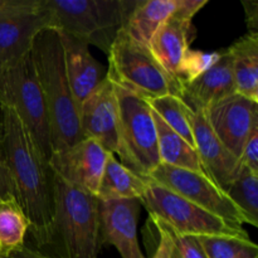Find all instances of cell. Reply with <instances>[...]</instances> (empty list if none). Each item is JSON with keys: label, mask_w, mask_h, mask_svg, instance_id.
<instances>
[{"label": "cell", "mask_w": 258, "mask_h": 258, "mask_svg": "<svg viewBox=\"0 0 258 258\" xmlns=\"http://www.w3.org/2000/svg\"><path fill=\"white\" fill-rule=\"evenodd\" d=\"M0 105V149L14 183L17 199L29 219V231L37 246H47L53 234L54 173L17 112L10 106Z\"/></svg>", "instance_id": "1"}, {"label": "cell", "mask_w": 258, "mask_h": 258, "mask_svg": "<svg viewBox=\"0 0 258 258\" xmlns=\"http://www.w3.org/2000/svg\"><path fill=\"white\" fill-rule=\"evenodd\" d=\"M30 53L47 105L52 149L53 153H55L75 145L83 139L80 125V108L68 82L59 32L52 28L40 32L33 42Z\"/></svg>", "instance_id": "2"}, {"label": "cell", "mask_w": 258, "mask_h": 258, "mask_svg": "<svg viewBox=\"0 0 258 258\" xmlns=\"http://www.w3.org/2000/svg\"><path fill=\"white\" fill-rule=\"evenodd\" d=\"M50 244H54L59 258H98L102 247L97 197L55 174Z\"/></svg>", "instance_id": "3"}, {"label": "cell", "mask_w": 258, "mask_h": 258, "mask_svg": "<svg viewBox=\"0 0 258 258\" xmlns=\"http://www.w3.org/2000/svg\"><path fill=\"white\" fill-rule=\"evenodd\" d=\"M53 29L100 48L108 54L136 0H43Z\"/></svg>", "instance_id": "4"}, {"label": "cell", "mask_w": 258, "mask_h": 258, "mask_svg": "<svg viewBox=\"0 0 258 258\" xmlns=\"http://www.w3.org/2000/svg\"><path fill=\"white\" fill-rule=\"evenodd\" d=\"M107 57V78L117 87L146 101L166 95L181 98V86L164 70L150 48L133 39L125 29L116 35Z\"/></svg>", "instance_id": "5"}, {"label": "cell", "mask_w": 258, "mask_h": 258, "mask_svg": "<svg viewBox=\"0 0 258 258\" xmlns=\"http://www.w3.org/2000/svg\"><path fill=\"white\" fill-rule=\"evenodd\" d=\"M0 103L17 112L49 161L53 153L49 117L30 52L5 67L0 77Z\"/></svg>", "instance_id": "6"}, {"label": "cell", "mask_w": 258, "mask_h": 258, "mask_svg": "<svg viewBox=\"0 0 258 258\" xmlns=\"http://www.w3.org/2000/svg\"><path fill=\"white\" fill-rule=\"evenodd\" d=\"M116 86V85H115ZM120 126L116 154L120 163L138 175L148 179L161 164L153 110L140 96L117 87Z\"/></svg>", "instance_id": "7"}, {"label": "cell", "mask_w": 258, "mask_h": 258, "mask_svg": "<svg viewBox=\"0 0 258 258\" xmlns=\"http://www.w3.org/2000/svg\"><path fill=\"white\" fill-rule=\"evenodd\" d=\"M140 203L148 209L150 218L160 221L178 234L249 238L242 226L228 223L154 181L149 180Z\"/></svg>", "instance_id": "8"}, {"label": "cell", "mask_w": 258, "mask_h": 258, "mask_svg": "<svg viewBox=\"0 0 258 258\" xmlns=\"http://www.w3.org/2000/svg\"><path fill=\"white\" fill-rule=\"evenodd\" d=\"M148 180L174 191L228 223L234 226L244 223L243 217L226 191L204 174L160 164Z\"/></svg>", "instance_id": "9"}, {"label": "cell", "mask_w": 258, "mask_h": 258, "mask_svg": "<svg viewBox=\"0 0 258 258\" xmlns=\"http://www.w3.org/2000/svg\"><path fill=\"white\" fill-rule=\"evenodd\" d=\"M208 0H184L180 9L166 20L151 39L150 50L164 70L183 88L184 70L197 35L193 18Z\"/></svg>", "instance_id": "10"}, {"label": "cell", "mask_w": 258, "mask_h": 258, "mask_svg": "<svg viewBox=\"0 0 258 258\" xmlns=\"http://www.w3.org/2000/svg\"><path fill=\"white\" fill-rule=\"evenodd\" d=\"M48 28L53 29V20L43 0H22L14 9L0 14V59L5 64L19 59Z\"/></svg>", "instance_id": "11"}, {"label": "cell", "mask_w": 258, "mask_h": 258, "mask_svg": "<svg viewBox=\"0 0 258 258\" xmlns=\"http://www.w3.org/2000/svg\"><path fill=\"white\" fill-rule=\"evenodd\" d=\"M80 125L83 139L96 141L115 155L118 148L120 108L116 86L107 77L80 106Z\"/></svg>", "instance_id": "12"}, {"label": "cell", "mask_w": 258, "mask_h": 258, "mask_svg": "<svg viewBox=\"0 0 258 258\" xmlns=\"http://www.w3.org/2000/svg\"><path fill=\"white\" fill-rule=\"evenodd\" d=\"M204 112L217 138L239 159L247 139L258 127V102L233 93Z\"/></svg>", "instance_id": "13"}, {"label": "cell", "mask_w": 258, "mask_h": 258, "mask_svg": "<svg viewBox=\"0 0 258 258\" xmlns=\"http://www.w3.org/2000/svg\"><path fill=\"white\" fill-rule=\"evenodd\" d=\"M108 154L96 141L82 139L70 148L53 153L49 165L57 176L96 196Z\"/></svg>", "instance_id": "14"}, {"label": "cell", "mask_w": 258, "mask_h": 258, "mask_svg": "<svg viewBox=\"0 0 258 258\" xmlns=\"http://www.w3.org/2000/svg\"><path fill=\"white\" fill-rule=\"evenodd\" d=\"M141 207L139 199L98 201L101 243L115 247L121 258H146L138 239Z\"/></svg>", "instance_id": "15"}, {"label": "cell", "mask_w": 258, "mask_h": 258, "mask_svg": "<svg viewBox=\"0 0 258 258\" xmlns=\"http://www.w3.org/2000/svg\"><path fill=\"white\" fill-rule=\"evenodd\" d=\"M194 148L204 171L219 188L226 190L241 171L239 159L234 156L212 130L204 111H196L193 116Z\"/></svg>", "instance_id": "16"}, {"label": "cell", "mask_w": 258, "mask_h": 258, "mask_svg": "<svg viewBox=\"0 0 258 258\" xmlns=\"http://www.w3.org/2000/svg\"><path fill=\"white\" fill-rule=\"evenodd\" d=\"M59 35L62 39L68 82L80 108L88 95L106 80L107 70L91 54L87 43L64 33L59 32Z\"/></svg>", "instance_id": "17"}, {"label": "cell", "mask_w": 258, "mask_h": 258, "mask_svg": "<svg viewBox=\"0 0 258 258\" xmlns=\"http://www.w3.org/2000/svg\"><path fill=\"white\" fill-rule=\"evenodd\" d=\"M237 93L228 50L219 52L213 66L194 78L183 88L181 100L196 112L206 111L213 103Z\"/></svg>", "instance_id": "18"}, {"label": "cell", "mask_w": 258, "mask_h": 258, "mask_svg": "<svg viewBox=\"0 0 258 258\" xmlns=\"http://www.w3.org/2000/svg\"><path fill=\"white\" fill-rule=\"evenodd\" d=\"M184 0H136L123 29L136 42L150 45L159 28L181 8Z\"/></svg>", "instance_id": "19"}, {"label": "cell", "mask_w": 258, "mask_h": 258, "mask_svg": "<svg viewBox=\"0 0 258 258\" xmlns=\"http://www.w3.org/2000/svg\"><path fill=\"white\" fill-rule=\"evenodd\" d=\"M227 50L237 93L258 102V34L242 35Z\"/></svg>", "instance_id": "20"}, {"label": "cell", "mask_w": 258, "mask_h": 258, "mask_svg": "<svg viewBox=\"0 0 258 258\" xmlns=\"http://www.w3.org/2000/svg\"><path fill=\"white\" fill-rule=\"evenodd\" d=\"M149 180L138 175L120 163L113 154H108L98 185V201H140L148 189Z\"/></svg>", "instance_id": "21"}, {"label": "cell", "mask_w": 258, "mask_h": 258, "mask_svg": "<svg viewBox=\"0 0 258 258\" xmlns=\"http://www.w3.org/2000/svg\"><path fill=\"white\" fill-rule=\"evenodd\" d=\"M153 116L155 121L158 150L161 164L207 175L196 149L189 145L175 131L171 130L154 111Z\"/></svg>", "instance_id": "22"}, {"label": "cell", "mask_w": 258, "mask_h": 258, "mask_svg": "<svg viewBox=\"0 0 258 258\" xmlns=\"http://www.w3.org/2000/svg\"><path fill=\"white\" fill-rule=\"evenodd\" d=\"M29 219L15 198L0 199V258L19 251L25 246Z\"/></svg>", "instance_id": "23"}, {"label": "cell", "mask_w": 258, "mask_h": 258, "mask_svg": "<svg viewBox=\"0 0 258 258\" xmlns=\"http://www.w3.org/2000/svg\"><path fill=\"white\" fill-rule=\"evenodd\" d=\"M151 110L189 145L194 148L193 122L194 111L178 96L166 95L148 101ZM196 149V148H194Z\"/></svg>", "instance_id": "24"}, {"label": "cell", "mask_w": 258, "mask_h": 258, "mask_svg": "<svg viewBox=\"0 0 258 258\" xmlns=\"http://www.w3.org/2000/svg\"><path fill=\"white\" fill-rule=\"evenodd\" d=\"M236 206L244 223L258 227V175L242 168L237 178L224 190Z\"/></svg>", "instance_id": "25"}, {"label": "cell", "mask_w": 258, "mask_h": 258, "mask_svg": "<svg viewBox=\"0 0 258 258\" xmlns=\"http://www.w3.org/2000/svg\"><path fill=\"white\" fill-rule=\"evenodd\" d=\"M198 238L208 258H258V247L251 238L223 236Z\"/></svg>", "instance_id": "26"}, {"label": "cell", "mask_w": 258, "mask_h": 258, "mask_svg": "<svg viewBox=\"0 0 258 258\" xmlns=\"http://www.w3.org/2000/svg\"><path fill=\"white\" fill-rule=\"evenodd\" d=\"M171 234L174 242L173 258H208L198 237L183 236L174 231H171Z\"/></svg>", "instance_id": "27"}, {"label": "cell", "mask_w": 258, "mask_h": 258, "mask_svg": "<svg viewBox=\"0 0 258 258\" xmlns=\"http://www.w3.org/2000/svg\"><path fill=\"white\" fill-rule=\"evenodd\" d=\"M242 168L258 175V127L252 131L239 155Z\"/></svg>", "instance_id": "28"}, {"label": "cell", "mask_w": 258, "mask_h": 258, "mask_svg": "<svg viewBox=\"0 0 258 258\" xmlns=\"http://www.w3.org/2000/svg\"><path fill=\"white\" fill-rule=\"evenodd\" d=\"M151 221L155 224L156 229L159 232V244L156 247L155 253L150 258H173V234H171L170 228L161 223L160 221L151 218Z\"/></svg>", "instance_id": "29"}, {"label": "cell", "mask_w": 258, "mask_h": 258, "mask_svg": "<svg viewBox=\"0 0 258 258\" xmlns=\"http://www.w3.org/2000/svg\"><path fill=\"white\" fill-rule=\"evenodd\" d=\"M5 198L17 199V193H15V186L13 183L12 175H10L9 168H8L7 161H5L3 151L0 149V199Z\"/></svg>", "instance_id": "30"}, {"label": "cell", "mask_w": 258, "mask_h": 258, "mask_svg": "<svg viewBox=\"0 0 258 258\" xmlns=\"http://www.w3.org/2000/svg\"><path fill=\"white\" fill-rule=\"evenodd\" d=\"M242 5L244 8L248 33L258 34V2L244 0V2H242Z\"/></svg>", "instance_id": "31"}, {"label": "cell", "mask_w": 258, "mask_h": 258, "mask_svg": "<svg viewBox=\"0 0 258 258\" xmlns=\"http://www.w3.org/2000/svg\"><path fill=\"white\" fill-rule=\"evenodd\" d=\"M2 258H55V257H50L47 256V254L42 253L39 251H35V249L29 248V247L24 246L22 249L19 251L14 252V253L9 254L7 257H2Z\"/></svg>", "instance_id": "32"}, {"label": "cell", "mask_w": 258, "mask_h": 258, "mask_svg": "<svg viewBox=\"0 0 258 258\" xmlns=\"http://www.w3.org/2000/svg\"><path fill=\"white\" fill-rule=\"evenodd\" d=\"M20 3H22V0H0V14L14 9Z\"/></svg>", "instance_id": "33"}, {"label": "cell", "mask_w": 258, "mask_h": 258, "mask_svg": "<svg viewBox=\"0 0 258 258\" xmlns=\"http://www.w3.org/2000/svg\"><path fill=\"white\" fill-rule=\"evenodd\" d=\"M2 134H3V110H2V105H0V141H2Z\"/></svg>", "instance_id": "34"}, {"label": "cell", "mask_w": 258, "mask_h": 258, "mask_svg": "<svg viewBox=\"0 0 258 258\" xmlns=\"http://www.w3.org/2000/svg\"><path fill=\"white\" fill-rule=\"evenodd\" d=\"M5 67H7V64H5V63L3 62L2 59H0V77H2L3 72H4V70H5Z\"/></svg>", "instance_id": "35"}]
</instances>
